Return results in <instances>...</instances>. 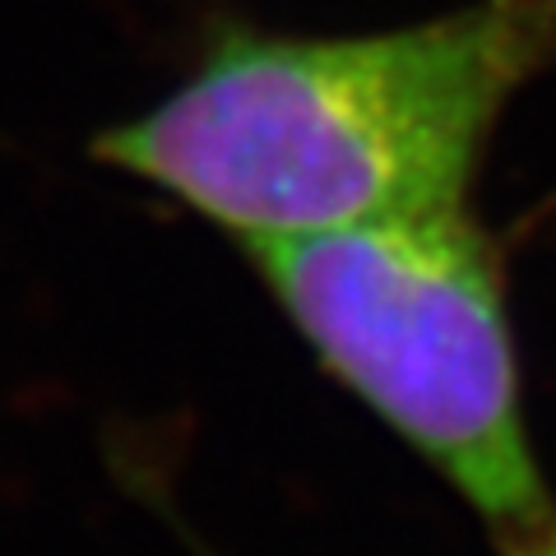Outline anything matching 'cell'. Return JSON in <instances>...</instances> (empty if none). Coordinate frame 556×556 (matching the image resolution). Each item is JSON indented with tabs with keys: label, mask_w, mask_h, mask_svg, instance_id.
I'll use <instances>...</instances> for the list:
<instances>
[{
	"label": "cell",
	"mask_w": 556,
	"mask_h": 556,
	"mask_svg": "<svg viewBox=\"0 0 556 556\" xmlns=\"http://www.w3.org/2000/svg\"><path fill=\"white\" fill-rule=\"evenodd\" d=\"M556 65V0H473L376 33L223 28L93 159L237 241L468 204L515 93Z\"/></svg>",
	"instance_id": "1"
},
{
	"label": "cell",
	"mask_w": 556,
	"mask_h": 556,
	"mask_svg": "<svg viewBox=\"0 0 556 556\" xmlns=\"http://www.w3.org/2000/svg\"><path fill=\"white\" fill-rule=\"evenodd\" d=\"M519 556H556V538H552V543H543V547H533V552H519Z\"/></svg>",
	"instance_id": "3"
},
{
	"label": "cell",
	"mask_w": 556,
	"mask_h": 556,
	"mask_svg": "<svg viewBox=\"0 0 556 556\" xmlns=\"http://www.w3.org/2000/svg\"><path fill=\"white\" fill-rule=\"evenodd\" d=\"M320 367L455 486L510 556L556 538L506 265L468 204L241 241Z\"/></svg>",
	"instance_id": "2"
}]
</instances>
